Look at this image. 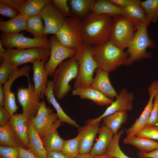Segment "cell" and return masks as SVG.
I'll list each match as a JSON object with an SVG mask.
<instances>
[{
	"instance_id": "6da1fadb",
	"label": "cell",
	"mask_w": 158,
	"mask_h": 158,
	"mask_svg": "<svg viewBox=\"0 0 158 158\" xmlns=\"http://www.w3.org/2000/svg\"><path fill=\"white\" fill-rule=\"evenodd\" d=\"M112 26V16L92 12L89 13L82 20L84 44L95 47L108 42Z\"/></svg>"
},
{
	"instance_id": "7a4b0ae2",
	"label": "cell",
	"mask_w": 158,
	"mask_h": 158,
	"mask_svg": "<svg viewBox=\"0 0 158 158\" xmlns=\"http://www.w3.org/2000/svg\"><path fill=\"white\" fill-rule=\"evenodd\" d=\"M92 52L98 68L109 73L121 66H128V56L126 52L109 40L93 47Z\"/></svg>"
},
{
	"instance_id": "3957f363",
	"label": "cell",
	"mask_w": 158,
	"mask_h": 158,
	"mask_svg": "<svg viewBox=\"0 0 158 158\" xmlns=\"http://www.w3.org/2000/svg\"><path fill=\"white\" fill-rule=\"evenodd\" d=\"M79 65L75 56L61 62L55 70L52 80L54 95L62 99L71 91L70 82L76 78L78 73Z\"/></svg>"
},
{
	"instance_id": "277c9868",
	"label": "cell",
	"mask_w": 158,
	"mask_h": 158,
	"mask_svg": "<svg viewBox=\"0 0 158 158\" xmlns=\"http://www.w3.org/2000/svg\"><path fill=\"white\" fill-rule=\"evenodd\" d=\"M150 23L146 22L139 24L135 35L126 52L128 56V66L136 61L151 57L152 53L147 52L148 48L153 49L156 47L155 42L148 35L147 27Z\"/></svg>"
},
{
	"instance_id": "5b68a950",
	"label": "cell",
	"mask_w": 158,
	"mask_h": 158,
	"mask_svg": "<svg viewBox=\"0 0 158 158\" xmlns=\"http://www.w3.org/2000/svg\"><path fill=\"white\" fill-rule=\"evenodd\" d=\"M93 47L83 44L76 50L75 56L78 62L79 71L74 89L90 86L92 82L94 72L99 68L93 56Z\"/></svg>"
},
{
	"instance_id": "8992f818",
	"label": "cell",
	"mask_w": 158,
	"mask_h": 158,
	"mask_svg": "<svg viewBox=\"0 0 158 158\" xmlns=\"http://www.w3.org/2000/svg\"><path fill=\"white\" fill-rule=\"evenodd\" d=\"M138 26L132 20L124 16L113 17V26L109 40L124 50L131 42Z\"/></svg>"
},
{
	"instance_id": "52a82bcc",
	"label": "cell",
	"mask_w": 158,
	"mask_h": 158,
	"mask_svg": "<svg viewBox=\"0 0 158 158\" xmlns=\"http://www.w3.org/2000/svg\"><path fill=\"white\" fill-rule=\"evenodd\" d=\"M55 36L63 45L77 50L84 44L82 20L75 16L66 17Z\"/></svg>"
},
{
	"instance_id": "ba28073f",
	"label": "cell",
	"mask_w": 158,
	"mask_h": 158,
	"mask_svg": "<svg viewBox=\"0 0 158 158\" xmlns=\"http://www.w3.org/2000/svg\"><path fill=\"white\" fill-rule=\"evenodd\" d=\"M50 53V49L42 47L7 49L4 56V60L9 61L18 67L26 63H32L38 60L47 62L49 59Z\"/></svg>"
},
{
	"instance_id": "9c48e42d",
	"label": "cell",
	"mask_w": 158,
	"mask_h": 158,
	"mask_svg": "<svg viewBox=\"0 0 158 158\" xmlns=\"http://www.w3.org/2000/svg\"><path fill=\"white\" fill-rule=\"evenodd\" d=\"M0 42L7 49H23L33 48L42 47L50 49L49 40L45 37L41 38H31L26 37L22 33L2 35Z\"/></svg>"
},
{
	"instance_id": "30bf717a",
	"label": "cell",
	"mask_w": 158,
	"mask_h": 158,
	"mask_svg": "<svg viewBox=\"0 0 158 158\" xmlns=\"http://www.w3.org/2000/svg\"><path fill=\"white\" fill-rule=\"evenodd\" d=\"M49 40L50 55L48 60L45 64V68L48 76L52 77L61 62L75 55L76 50L61 44L55 36H51Z\"/></svg>"
},
{
	"instance_id": "8fae6325",
	"label": "cell",
	"mask_w": 158,
	"mask_h": 158,
	"mask_svg": "<svg viewBox=\"0 0 158 158\" xmlns=\"http://www.w3.org/2000/svg\"><path fill=\"white\" fill-rule=\"evenodd\" d=\"M27 87H23L18 88L17 97L22 109V114L28 119L32 118L36 115L41 101L35 92L33 84L30 79H28Z\"/></svg>"
},
{
	"instance_id": "7c38bea8",
	"label": "cell",
	"mask_w": 158,
	"mask_h": 158,
	"mask_svg": "<svg viewBox=\"0 0 158 158\" xmlns=\"http://www.w3.org/2000/svg\"><path fill=\"white\" fill-rule=\"evenodd\" d=\"M116 98L101 115L97 118L88 120L86 122L87 123L92 124L100 123L104 117L116 112L121 111L128 112L132 110L134 99L133 93L126 88H122Z\"/></svg>"
},
{
	"instance_id": "4fadbf2b",
	"label": "cell",
	"mask_w": 158,
	"mask_h": 158,
	"mask_svg": "<svg viewBox=\"0 0 158 158\" xmlns=\"http://www.w3.org/2000/svg\"><path fill=\"white\" fill-rule=\"evenodd\" d=\"M53 109L47 107L44 100L41 102L36 116L31 119L33 126L42 138L58 119Z\"/></svg>"
},
{
	"instance_id": "5bb4252c",
	"label": "cell",
	"mask_w": 158,
	"mask_h": 158,
	"mask_svg": "<svg viewBox=\"0 0 158 158\" xmlns=\"http://www.w3.org/2000/svg\"><path fill=\"white\" fill-rule=\"evenodd\" d=\"M44 23V35H56L62 25L66 17L53 4L45 5L39 14Z\"/></svg>"
},
{
	"instance_id": "9a60e30c",
	"label": "cell",
	"mask_w": 158,
	"mask_h": 158,
	"mask_svg": "<svg viewBox=\"0 0 158 158\" xmlns=\"http://www.w3.org/2000/svg\"><path fill=\"white\" fill-rule=\"evenodd\" d=\"M148 90L150 97L147 103L139 117L130 128L126 130L127 137L135 135L145 126L152 109L155 95L158 90V81L152 82Z\"/></svg>"
},
{
	"instance_id": "2e32d148",
	"label": "cell",
	"mask_w": 158,
	"mask_h": 158,
	"mask_svg": "<svg viewBox=\"0 0 158 158\" xmlns=\"http://www.w3.org/2000/svg\"><path fill=\"white\" fill-rule=\"evenodd\" d=\"M30 71V67L27 65H25L18 69L9 76L8 80L4 84L3 89L5 95L4 107L11 116L15 114L18 109L15 94L11 91L12 85L14 81L20 77L24 75L27 77H29Z\"/></svg>"
},
{
	"instance_id": "e0dca14e",
	"label": "cell",
	"mask_w": 158,
	"mask_h": 158,
	"mask_svg": "<svg viewBox=\"0 0 158 158\" xmlns=\"http://www.w3.org/2000/svg\"><path fill=\"white\" fill-rule=\"evenodd\" d=\"M29 119L22 113L15 114L9 124L12 127L21 147L28 150Z\"/></svg>"
},
{
	"instance_id": "ac0fdd59",
	"label": "cell",
	"mask_w": 158,
	"mask_h": 158,
	"mask_svg": "<svg viewBox=\"0 0 158 158\" xmlns=\"http://www.w3.org/2000/svg\"><path fill=\"white\" fill-rule=\"evenodd\" d=\"M99 123L87 124L78 128V136L80 143V154H87L90 153L93 143L100 129Z\"/></svg>"
},
{
	"instance_id": "d6986e66",
	"label": "cell",
	"mask_w": 158,
	"mask_h": 158,
	"mask_svg": "<svg viewBox=\"0 0 158 158\" xmlns=\"http://www.w3.org/2000/svg\"><path fill=\"white\" fill-rule=\"evenodd\" d=\"M96 73L95 76L90 86L114 100L118 93L110 82L109 73L98 68L96 70Z\"/></svg>"
},
{
	"instance_id": "ffe728a7",
	"label": "cell",
	"mask_w": 158,
	"mask_h": 158,
	"mask_svg": "<svg viewBox=\"0 0 158 158\" xmlns=\"http://www.w3.org/2000/svg\"><path fill=\"white\" fill-rule=\"evenodd\" d=\"M43 60H38L33 62V80L35 92L41 99L44 98V92L47 88L48 75L45 68Z\"/></svg>"
},
{
	"instance_id": "44dd1931",
	"label": "cell",
	"mask_w": 158,
	"mask_h": 158,
	"mask_svg": "<svg viewBox=\"0 0 158 158\" xmlns=\"http://www.w3.org/2000/svg\"><path fill=\"white\" fill-rule=\"evenodd\" d=\"M58 119L51 129L42 138L44 146L48 152H61L64 140L59 135L58 128L63 124Z\"/></svg>"
},
{
	"instance_id": "7402d4cb",
	"label": "cell",
	"mask_w": 158,
	"mask_h": 158,
	"mask_svg": "<svg viewBox=\"0 0 158 158\" xmlns=\"http://www.w3.org/2000/svg\"><path fill=\"white\" fill-rule=\"evenodd\" d=\"M72 95L79 96L83 99H90L100 106L110 105L114 101L90 86L73 89Z\"/></svg>"
},
{
	"instance_id": "603a6c76",
	"label": "cell",
	"mask_w": 158,
	"mask_h": 158,
	"mask_svg": "<svg viewBox=\"0 0 158 158\" xmlns=\"http://www.w3.org/2000/svg\"><path fill=\"white\" fill-rule=\"evenodd\" d=\"M28 150L37 158H47L48 152L45 149L42 140L29 119Z\"/></svg>"
},
{
	"instance_id": "cb8c5ba5",
	"label": "cell",
	"mask_w": 158,
	"mask_h": 158,
	"mask_svg": "<svg viewBox=\"0 0 158 158\" xmlns=\"http://www.w3.org/2000/svg\"><path fill=\"white\" fill-rule=\"evenodd\" d=\"M98 138L89 154L92 156L105 154L114 136L113 132L105 125L100 128Z\"/></svg>"
},
{
	"instance_id": "d4e9b609",
	"label": "cell",
	"mask_w": 158,
	"mask_h": 158,
	"mask_svg": "<svg viewBox=\"0 0 158 158\" xmlns=\"http://www.w3.org/2000/svg\"><path fill=\"white\" fill-rule=\"evenodd\" d=\"M44 95L46 97L48 102L51 104L56 110L58 119L62 122H65L77 128L79 127L76 121L65 112L56 99L53 91L52 80L48 81Z\"/></svg>"
},
{
	"instance_id": "484cf974",
	"label": "cell",
	"mask_w": 158,
	"mask_h": 158,
	"mask_svg": "<svg viewBox=\"0 0 158 158\" xmlns=\"http://www.w3.org/2000/svg\"><path fill=\"white\" fill-rule=\"evenodd\" d=\"M92 12L109 15L112 17L124 15L123 9L117 6L109 0H94Z\"/></svg>"
},
{
	"instance_id": "4316f807",
	"label": "cell",
	"mask_w": 158,
	"mask_h": 158,
	"mask_svg": "<svg viewBox=\"0 0 158 158\" xmlns=\"http://www.w3.org/2000/svg\"><path fill=\"white\" fill-rule=\"evenodd\" d=\"M141 2L140 0H132L129 4L123 9V16L130 18L138 25L141 23L149 22Z\"/></svg>"
},
{
	"instance_id": "83f0119b",
	"label": "cell",
	"mask_w": 158,
	"mask_h": 158,
	"mask_svg": "<svg viewBox=\"0 0 158 158\" xmlns=\"http://www.w3.org/2000/svg\"><path fill=\"white\" fill-rule=\"evenodd\" d=\"M26 18L19 13L16 17L8 20H1L0 30L5 34L18 33L26 30Z\"/></svg>"
},
{
	"instance_id": "f1b7e54d",
	"label": "cell",
	"mask_w": 158,
	"mask_h": 158,
	"mask_svg": "<svg viewBox=\"0 0 158 158\" xmlns=\"http://www.w3.org/2000/svg\"><path fill=\"white\" fill-rule=\"evenodd\" d=\"M123 142L125 144L133 146L142 152H149L158 147V142L154 140L136 135L126 137Z\"/></svg>"
},
{
	"instance_id": "f546056e",
	"label": "cell",
	"mask_w": 158,
	"mask_h": 158,
	"mask_svg": "<svg viewBox=\"0 0 158 158\" xmlns=\"http://www.w3.org/2000/svg\"><path fill=\"white\" fill-rule=\"evenodd\" d=\"M50 0H27L24 4L19 13L27 18L39 14L44 6L52 3Z\"/></svg>"
},
{
	"instance_id": "4dcf8cb0",
	"label": "cell",
	"mask_w": 158,
	"mask_h": 158,
	"mask_svg": "<svg viewBox=\"0 0 158 158\" xmlns=\"http://www.w3.org/2000/svg\"><path fill=\"white\" fill-rule=\"evenodd\" d=\"M128 117L127 111H121L106 116L102 120L105 125L115 134L118 132L121 125L126 123Z\"/></svg>"
},
{
	"instance_id": "1f68e13d",
	"label": "cell",
	"mask_w": 158,
	"mask_h": 158,
	"mask_svg": "<svg viewBox=\"0 0 158 158\" xmlns=\"http://www.w3.org/2000/svg\"><path fill=\"white\" fill-rule=\"evenodd\" d=\"M0 146L19 148L21 146L9 123L0 126Z\"/></svg>"
},
{
	"instance_id": "d6a6232c",
	"label": "cell",
	"mask_w": 158,
	"mask_h": 158,
	"mask_svg": "<svg viewBox=\"0 0 158 158\" xmlns=\"http://www.w3.org/2000/svg\"><path fill=\"white\" fill-rule=\"evenodd\" d=\"M94 0H70V7L73 12L80 18H84L92 10Z\"/></svg>"
},
{
	"instance_id": "836d02e7",
	"label": "cell",
	"mask_w": 158,
	"mask_h": 158,
	"mask_svg": "<svg viewBox=\"0 0 158 158\" xmlns=\"http://www.w3.org/2000/svg\"><path fill=\"white\" fill-rule=\"evenodd\" d=\"M39 14L26 18V31L32 34L35 38L47 37L44 35V26Z\"/></svg>"
},
{
	"instance_id": "e575fe53",
	"label": "cell",
	"mask_w": 158,
	"mask_h": 158,
	"mask_svg": "<svg viewBox=\"0 0 158 158\" xmlns=\"http://www.w3.org/2000/svg\"><path fill=\"white\" fill-rule=\"evenodd\" d=\"M124 132V131L122 130L114 134L111 142L107 149L105 154L116 158H131L123 152L119 145L120 138Z\"/></svg>"
},
{
	"instance_id": "d590c367",
	"label": "cell",
	"mask_w": 158,
	"mask_h": 158,
	"mask_svg": "<svg viewBox=\"0 0 158 158\" xmlns=\"http://www.w3.org/2000/svg\"><path fill=\"white\" fill-rule=\"evenodd\" d=\"M80 148L77 135L73 139L65 140L61 152L67 158H75L79 154Z\"/></svg>"
},
{
	"instance_id": "8d00e7d4",
	"label": "cell",
	"mask_w": 158,
	"mask_h": 158,
	"mask_svg": "<svg viewBox=\"0 0 158 158\" xmlns=\"http://www.w3.org/2000/svg\"><path fill=\"white\" fill-rule=\"evenodd\" d=\"M148 21L150 23H157L158 20V0H146L141 1Z\"/></svg>"
},
{
	"instance_id": "74e56055",
	"label": "cell",
	"mask_w": 158,
	"mask_h": 158,
	"mask_svg": "<svg viewBox=\"0 0 158 158\" xmlns=\"http://www.w3.org/2000/svg\"><path fill=\"white\" fill-rule=\"evenodd\" d=\"M18 66L11 62L4 60L0 66V85H4L9 76L18 68Z\"/></svg>"
},
{
	"instance_id": "f35d334b",
	"label": "cell",
	"mask_w": 158,
	"mask_h": 158,
	"mask_svg": "<svg viewBox=\"0 0 158 158\" xmlns=\"http://www.w3.org/2000/svg\"><path fill=\"white\" fill-rule=\"evenodd\" d=\"M135 135L158 140V126H145Z\"/></svg>"
},
{
	"instance_id": "ab89813d",
	"label": "cell",
	"mask_w": 158,
	"mask_h": 158,
	"mask_svg": "<svg viewBox=\"0 0 158 158\" xmlns=\"http://www.w3.org/2000/svg\"><path fill=\"white\" fill-rule=\"evenodd\" d=\"M145 126H158V90L154 97L151 114Z\"/></svg>"
},
{
	"instance_id": "60d3db41",
	"label": "cell",
	"mask_w": 158,
	"mask_h": 158,
	"mask_svg": "<svg viewBox=\"0 0 158 158\" xmlns=\"http://www.w3.org/2000/svg\"><path fill=\"white\" fill-rule=\"evenodd\" d=\"M19 148L0 146V158H18Z\"/></svg>"
},
{
	"instance_id": "b9f144b4",
	"label": "cell",
	"mask_w": 158,
	"mask_h": 158,
	"mask_svg": "<svg viewBox=\"0 0 158 158\" xmlns=\"http://www.w3.org/2000/svg\"><path fill=\"white\" fill-rule=\"evenodd\" d=\"M67 0H53L52 4L66 17H70L71 13Z\"/></svg>"
},
{
	"instance_id": "7bdbcfd3",
	"label": "cell",
	"mask_w": 158,
	"mask_h": 158,
	"mask_svg": "<svg viewBox=\"0 0 158 158\" xmlns=\"http://www.w3.org/2000/svg\"><path fill=\"white\" fill-rule=\"evenodd\" d=\"M26 0H0V4L7 5L19 13Z\"/></svg>"
},
{
	"instance_id": "ee69618b",
	"label": "cell",
	"mask_w": 158,
	"mask_h": 158,
	"mask_svg": "<svg viewBox=\"0 0 158 158\" xmlns=\"http://www.w3.org/2000/svg\"><path fill=\"white\" fill-rule=\"evenodd\" d=\"M0 14L12 19L16 17L19 13L17 11L12 8L4 4H0Z\"/></svg>"
},
{
	"instance_id": "f6af8a7d",
	"label": "cell",
	"mask_w": 158,
	"mask_h": 158,
	"mask_svg": "<svg viewBox=\"0 0 158 158\" xmlns=\"http://www.w3.org/2000/svg\"><path fill=\"white\" fill-rule=\"evenodd\" d=\"M11 116L3 107H0V126L5 125L9 123Z\"/></svg>"
},
{
	"instance_id": "bcb514c9",
	"label": "cell",
	"mask_w": 158,
	"mask_h": 158,
	"mask_svg": "<svg viewBox=\"0 0 158 158\" xmlns=\"http://www.w3.org/2000/svg\"><path fill=\"white\" fill-rule=\"evenodd\" d=\"M138 156L140 158H158V147L148 152L139 151Z\"/></svg>"
},
{
	"instance_id": "7dc6e473",
	"label": "cell",
	"mask_w": 158,
	"mask_h": 158,
	"mask_svg": "<svg viewBox=\"0 0 158 158\" xmlns=\"http://www.w3.org/2000/svg\"><path fill=\"white\" fill-rule=\"evenodd\" d=\"M18 158H37L29 150L21 147L19 148Z\"/></svg>"
},
{
	"instance_id": "c3c4849f",
	"label": "cell",
	"mask_w": 158,
	"mask_h": 158,
	"mask_svg": "<svg viewBox=\"0 0 158 158\" xmlns=\"http://www.w3.org/2000/svg\"><path fill=\"white\" fill-rule=\"evenodd\" d=\"M117 6L122 9L127 7L131 2L132 0H109Z\"/></svg>"
},
{
	"instance_id": "681fc988",
	"label": "cell",
	"mask_w": 158,
	"mask_h": 158,
	"mask_svg": "<svg viewBox=\"0 0 158 158\" xmlns=\"http://www.w3.org/2000/svg\"><path fill=\"white\" fill-rule=\"evenodd\" d=\"M47 158H67L61 152H50Z\"/></svg>"
},
{
	"instance_id": "f907efd6",
	"label": "cell",
	"mask_w": 158,
	"mask_h": 158,
	"mask_svg": "<svg viewBox=\"0 0 158 158\" xmlns=\"http://www.w3.org/2000/svg\"><path fill=\"white\" fill-rule=\"evenodd\" d=\"M5 95L3 85H0V107L4 106Z\"/></svg>"
},
{
	"instance_id": "816d5d0a",
	"label": "cell",
	"mask_w": 158,
	"mask_h": 158,
	"mask_svg": "<svg viewBox=\"0 0 158 158\" xmlns=\"http://www.w3.org/2000/svg\"><path fill=\"white\" fill-rule=\"evenodd\" d=\"M6 49L4 48V47L0 42V62L2 63L4 60V56L6 52Z\"/></svg>"
},
{
	"instance_id": "f5cc1de1",
	"label": "cell",
	"mask_w": 158,
	"mask_h": 158,
	"mask_svg": "<svg viewBox=\"0 0 158 158\" xmlns=\"http://www.w3.org/2000/svg\"><path fill=\"white\" fill-rule=\"evenodd\" d=\"M92 158H116L106 154L92 156Z\"/></svg>"
},
{
	"instance_id": "db71d44e",
	"label": "cell",
	"mask_w": 158,
	"mask_h": 158,
	"mask_svg": "<svg viewBox=\"0 0 158 158\" xmlns=\"http://www.w3.org/2000/svg\"><path fill=\"white\" fill-rule=\"evenodd\" d=\"M75 158H92V156L90 155L89 153L87 154H81L79 153Z\"/></svg>"
}]
</instances>
